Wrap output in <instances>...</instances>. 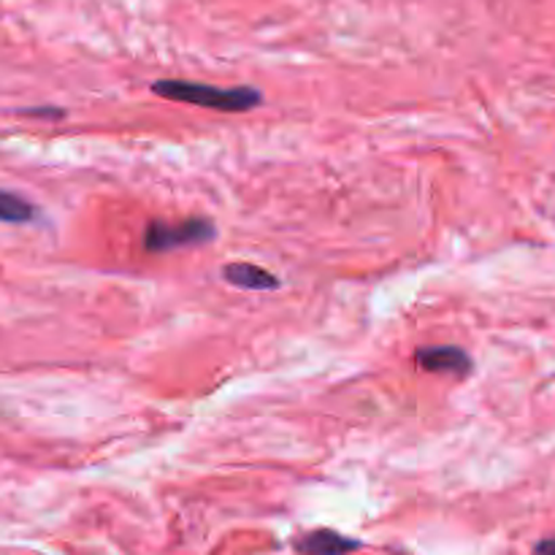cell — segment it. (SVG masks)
<instances>
[{
	"label": "cell",
	"mask_w": 555,
	"mask_h": 555,
	"mask_svg": "<svg viewBox=\"0 0 555 555\" xmlns=\"http://www.w3.org/2000/svg\"><path fill=\"white\" fill-rule=\"evenodd\" d=\"M152 92L177 103H190V106L215 108V112H253L260 106L263 95L253 87H211L204 81L188 79H157Z\"/></svg>",
	"instance_id": "1"
},
{
	"label": "cell",
	"mask_w": 555,
	"mask_h": 555,
	"mask_svg": "<svg viewBox=\"0 0 555 555\" xmlns=\"http://www.w3.org/2000/svg\"><path fill=\"white\" fill-rule=\"evenodd\" d=\"M217 236L215 222L206 217H190L182 222H150L144 231V249L152 255L171 253V249L198 247Z\"/></svg>",
	"instance_id": "2"
},
{
	"label": "cell",
	"mask_w": 555,
	"mask_h": 555,
	"mask_svg": "<svg viewBox=\"0 0 555 555\" xmlns=\"http://www.w3.org/2000/svg\"><path fill=\"white\" fill-rule=\"evenodd\" d=\"M417 366L434 374H450L455 379H464L472 374V358L461 347H423L415 356Z\"/></svg>",
	"instance_id": "3"
},
{
	"label": "cell",
	"mask_w": 555,
	"mask_h": 555,
	"mask_svg": "<svg viewBox=\"0 0 555 555\" xmlns=\"http://www.w3.org/2000/svg\"><path fill=\"white\" fill-rule=\"evenodd\" d=\"M296 553L301 555H347L361 551V542L350 540V537L339 534L334 529H314L307 531L296 540Z\"/></svg>",
	"instance_id": "4"
},
{
	"label": "cell",
	"mask_w": 555,
	"mask_h": 555,
	"mask_svg": "<svg viewBox=\"0 0 555 555\" xmlns=\"http://www.w3.org/2000/svg\"><path fill=\"white\" fill-rule=\"evenodd\" d=\"M222 280L228 285L242 287V291H274V287H280V280L271 271L253 263H228L222 269Z\"/></svg>",
	"instance_id": "5"
},
{
	"label": "cell",
	"mask_w": 555,
	"mask_h": 555,
	"mask_svg": "<svg viewBox=\"0 0 555 555\" xmlns=\"http://www.w3.org/2000/svg\"><path fill=\"white\" fill-rule=\"evenodd\" d=\"M38 217V209L22 195L0 190V222H33Z\"/></svg>",
	"instance_id": "6"
},
{
	"label": "cell",
	"mask_w": 555,
	"mask_h": 555,
	"mask_svg": "<svg viewBox=\"0 0 555 555\" xmlns=\"http://www.w3.org/2000/svg\"><path fill=\"white\" fill-rule=\"evenodd\" d=\"M531 555H555V537H547V540L537 542L534 553Z\"/></svg>",
	"instance_id": "7"
}]
</instances>
